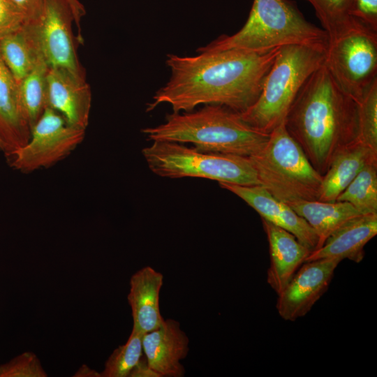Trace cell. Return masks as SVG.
<instances>
[{"mask_svg":"<svg viewBox=\"0 0 377 377\" xmlns=\"http://www.w3.org/2000/svg\"><path fill=\"white\" fill-rule=\"evenodd\" d=\"M325 64L339 87L359 103L377 81V30L357 18L329 42Z\"/></svg>","mask_w":377,"mask_h":377,"instance_id":"obj_8","label":"cell"},{"mask_svg":"<svg viewBox=\"0 0 377 377\" xmlns=\"http://www.w3.org/2000/svg\"><path fill=\"white\" fill-rule=\"evenodd\" d=\"M31 128L22 105L19 82L0 54V141L8 156L29 140Z\"/></svg>","mask_w":377,"mask_h":377,"instance_id":"obj_17","label":"cell"},{"mask_svg":"<svg viewBox=\"0 0 377 377\" xmlns=\"http://www.w3.org/2000/svg\"><path fill=\"white\" fill-rule=\"evenodd\" d=\"M249 158L261 185L276 199L287 204L318 200L323 175L289 135L284 122L269 133L265 145Z\"/></svg>","mask_w":377,"mask_h":377,"instance_id":"obj_6","label":"cell"},{"mask_svg":"<svg viewBox=\"0 0 377 377\" xmlns=\"http://www.w3.org/2000/svg\"><path fill=\"white\" fill-rule=\"evenodd\" d=\"M130 377H159L149 365L146 357H141L138 363L129 374Z\"/></svg>","mask_w":377,"mask_h":377,"instance_id":"obj_31","label":"cell"},{"mask_svg":"<svg viewBox=\"0 0 377 377\" xmlns=\"http://www.w3.org/2000/svg\"><path fill=\"white\" fill-rule=\"evenodd\" d=\"M280 48L204 52L193 57L169 54L166 64L171 76L146 110L168 103L173 112H187L201 104H216L242 113L258 99Z\"/></svg>","mask_w":377,"mask_h":377,"instance_id":"obj_1","label":"cell"},{"mask_svg":"<svg viewBox=\"0 0 377 377\" xmlns=\"http://www.w3.org/2000/svg\"><path fill=\"white\" fill-rule=\"evenodd\" d=\"M284 125L323 175L340 151L359 140L358 103L339 87L324 64L300 89Z\"/></svg>","mask_w":377,"mask_h":377,"instance_id":"obj_2","label":"cell"},{"mask_svg":"<svg viewBox=\"0 0 377 377\" xmlns=\"http://www.w3.org/2000/svg\"><path fill=\"white\" fill-rule=\"evenodd\" d=\"M328 36L309 22L292 0H253L243 27L232 36L223 35L198 52L240 50L262 52L286 45L327 48Z\"/></svg>","mask_w":377,"mask_h":377,"instance_id":"obj_4","label":"cell"},{"mask_svg":"<svg viewBox=\"0 0 377 377\" xmlns=\"http://www.w3.org/2000/svg\"><path fill=\"white\" fill-rule=\"evenodd\" d=\"M0 54L18 82L43 59L24 25L0 38Z\"/></svg>","mask_w":377,"mask_h":377,"instance_id":"obj_21","label":"cell"},{"mask_svg":"<svg viewBox=\"0 0 377 377\" xmlns=\"http://www.w3.org/2000/svg\"><path fill=\"white\" fill-rule=\"evenodd\" d=\"M48 68L47 64L41 59L19 82L22 105L31 129L47 108Z\"/></svg>","mask_w":377,"mask_h":377,"instance_id":"obj_22","label":"cell"},{"mask_svg":"<svg viewBox=\"0 0 377 377\" xmlns=\"http://www.w3.org/2000/svg\"><path fill=\"white\" fill-rule=\"evenodd\" d=\"M377 234V214L353 217L332 232L323 244L311 251L305 262L320 258L348 259L360 263L365 245Z\"/></svg>","mask_w":377,"mask_h":377,"instance_id":"obj_15","label":"cell"},{"mask_svg":"<svg viewBox=\"0 0 377 377\" xmlns=\"http://www.w3.org/2000/svg\"><path fill=\"white\" fill-rule=\"evenodd\" d=\"M142 153L150 170L161 177H198L218 183L261 185L248 156L204 152L170 141H153Z\"/></svg>","mask_w":377,"mask_h":377,"instance_id":"obj_7","label":"cell"},{"mask_svg":"<svg viewBox=\"0 0 377 377\" xmlns=\"http://www.w3.org/2000/svg\"><path fill=\"white\" fill-rule=\"evenodd\" d=\"M139 330L133 327L131 333L124 345L117 347L106 360L101 377H126L142 356V338Z\"/></svg>","mask_w":377,"mask_h":377,"instance_id":"obj_25","label":"cell"},{"mask_svg":"<svg viewBox=\"0 0 377 377\" xmlns=\"http://www.w3.org/2000/svg\"><path fill=\"white\" fill-rule=\"evenodd\" d=\"M219 184L242 199L262 219L291 232L311 252L316 249L318 237L313 228L287 203L276 199L262 185Z\"/></svg>","mask_w":377,"mask_h":377,"instance_id":"obj_13","label":"cell"},{"mask_svg":"<svg viewBox=\"0 0 377 377\" xmlns=\"http://www.w3.org/2000/svg\"><path fill=\"white\" fill-rule=\"evenodd\" d=\"M313 7L329 42L349 29L356 21L355 0H304Z\"/></svg>","mask_w":377,"mask_h":377,"instance_id":"obj_24","label":"cell"},{"mask_svg":"<svg viewBox=\"0 0 377 377\" xmlns=\"http://www.w3.org/2000/svg\"><path fill=\"white\" fill-rule=\"evenodd\" d=\"M288 205L302 217L316 232L318 237L316 249L320 248L328 236L343 223L361 215L352 205L343 201L330 202L301 200Z\"/></svg>","mask_w":377,"mask_h":377,"instance_id":"obj_20","label":"cell"},{"mask_svg":"<svg viewBox=\"0 0 377 377\" xmlns=\"http://www.w3.org/2000/svg\"><path fill=\"white\" fill-rule=\"evenodd\" d=\"M327 48L292 45L280 48L256 101L239 113L252 128L269 134L285 121L307 79L324 64Z\"/></svg>","mask_w":377,"mask_h":377,"instance_id":"obj_5","label":"cell"},{"mask_svg":"<svg viewBox=\"0 0 377 377\" xmlns=\"http://www.w3.org/2000/svg\"><path fill=\"white\" fill-rule=\"evenodd\" d=\"M377 161V151L357 140L340 151L323 175L318 200L335 202L366 165Z\"/></svg>","mask_w":377,"mask_h":377,"instance_id":"obj_19","label":"cell"},{"mask_svg":"<svg viewBox=\"0 0 377 377\" xmlns=\"http://www.w3.org/2000/svg\"><path fill=\"white\" fill-rule=\"evenodd\" d=\"M0 149H1V151H3V145H2V143L1 142V141H0Z\"/></svg>","mask_w":377,"mask_h":377,"instance_id":"obj_34","label":"cell"},{"mask_svg":"<svg viewBox=\"0 0 377 377\" xmlns=\"http://www.w3.org/2000/svg\"><path fill=\"white\" fill-rule=\"evenodd\" d=\"M142 132L151 141L192 143L201 151L248 157L258 153L269 136L248 125L239 113L216 104L167 114L164 123Z\"/></svg>","mask_w":377,"mask_h":377,"instance_id":"obj_3","label":"cell"},{"mask_svg":"<svg viewBox=\"0 0 377 377\" xmlns=\"http://www.w3.org/2000/svg\"><path fill=\"white\" fill-rule=\"evenodd\" d=\"M269 249L267 281L279 295L305 262L311 251L288 230L262 219Z\"/></svg>","mask_w":377,"mask_h":377,"instance_id":"obj_16","label":"cell"},{"mask_svg":"<svg viewBox=\"0 0 377 377\" xmlns=\"http://www.w3.org/2000/svg\"><path fill=\"white\" fill-rule=\"evenodd\" d=\"M336 201L350 203L361 214H377V161L362 168Z\"/></svg>","mask_w":377,"mask_h":377,"instance_id":"obj_23","label":"cell"},{"mask_svg":"<svg viewBox=\"0 0 377 377\" xmlns=\"http://www.w3.org/2000/svg\"><path fill=\"white\" fill-rule=\"evenodd\" d=\"M189 339L175 320L164 319L162 325L145 333L142 348L149 367L159 377H182L185 369L180 361L189 351Z\"/></svg>","mask_w":377,"mask_h":377,"instance_id":"obj_14","label":"cell"},{"mask_svg":"<svg viewBox=\"0 0 377 377\" xmlns=\"http://www.w3.org/2000/svg\"><path fill=\"white\" fill-rule=\"evenodd\" d=\"M46 376L47 373L33 352H24L7 362L0 364V377Z\"/></svg>","mask_w":377,"mask_h":377,"instance_id":"obj_27","label":"cell"},{"mask_svg":"<svg viewBox=\"0 0 377 377\" xmlns=\"http://www.w3.org/2000/svg\"><path fill=\"white\" fill-rule=\"evenodd\" d=\"M85 131L69 126L59 113L47 107L31 128L27 143L8 158L14 169L24 173L47 168L75 149Z\"/></svg>","mask_w":377,"mask_h":377,"instance_id":"obj_10","label":"cell"},{"mask_svg":"<svg viewBox=\"0 0 377 377\" xmlns=\"http://www.w3.org/2000/svg\"><path fill=\"white\" fill-rule=\"evenodd\" d=\"M68 1L74 15L75 23L79 27L81 19L85 14V9L79 0H68Z\"/></svg>","mask_w":377,"mask_h":377,"instance_id":"obj_32","label":"cell"},{"mask_svg":"<svg viewBox=\"0 0 377 377\" xmlns=\"http://www.w3.org/2000/svg\"><path fill=\"white\" fill-rule=\"evenodd\" d=\"M74 15L68 0H43L37 15L24 27L49 66L86 76L73 31Z\"/></svg>","mask_w":377,"mask_h":377,"instance_id":"obj_9","label":"cell"},{"mask_svg":"<svg viewBox=\"0 0 377 377\" xmlns=\"http://www.w3.org/2000/svg\"><path fill=\"white\" fill-rule=\"evenodd\" d=\"M338 258H320L304 262L278 295L276 309L285 320L304 316L327 291Z\"/></svg>","mask_w":377,"mask_h":377,"instance_id":"obj_11","label":"cell"},{"mask_svg":"<svg viewBox=\"0 0 377 377\" xmlns=\"http://www.w3.org/2000/svg\"><path fill=\"white\" fill-rule=\"evenodd\" d=\"M26 22L12 0H0V38L21 28Z\"/></svg>","mask_w":377,"mask_h":377,"instance_id":"obj_28","label":"cell"},{"mask_svg":"<svg viewBox=\"0 0 377 377\" xmlns=\"http://www.w3.org/2000/svg\"><path fill=\"white\" fill-rule=\"evenodd\" d=\"M47 107L59 113L73 127L86 130L91 106V90L86 76L49 66Z\"/></svg>","mask_w":377,"mask_h":377,"instance_id":"obj_12","label":"cell"},{"mask_svg":"<svg viewBox=\"0 0 377 377\" xmlns=\"http://www.w3.org/2000/svg\"><path fill=\"white\" fill-rule=\"evenodd\" d=\"M163 276L151 267L132 275L127 296L131 309L133 327L145 334L158 328L164 321L159 307V293Z\"/></svg>","mask_w":377,"mask_h":377,"instance_id":"obj_18","label":"cell"},{"mask_svg":"<svg viewBox=\"0 0 377 377\" xmlns=\"http://www.w3.org/2000/svg\"><path fill=\"white\" fill-rule=\"evenodd\" d=\"M359 140L377 151V81L358 103Z\"/></svg>","mask_w":377,"mask_h":377,"instance_id":"obj_26","label":"cell"},{"mask_svg":"<svg viewBox=\"0 0 377 377\" xmlns=\"http://www.w3.org/2000/svg\"><path fill=\"white\" fill-rule=\"evenodd\" d=\"M25 17L26 22L34 18L40 9L43 0H12Z\"/></svg>","mask_w":377,"mask_h":377,"instance_id":"obj_30","label":"cell"},{"mask_svg":"<svg viewBox=\"0 0 377 377\" xmlns=\"http://www.w3.org/2000/svg\"><path fill=\"white\" fill-rule=\"evenodd\" d=\"M354 17L377 30V0H355Z\"/></svg>","mask_w":377,"mask_h":377,"instance_id":"obj_29","label":"cell"},{"mask_svg":"<svg viewBox=\"0 0 377 377\" xmlns=\"http://www.w3.org/2000/svg\"><path fill=\"white\" fill-rule=\"evenodd\" d=\"M73 376L75 377H101V373L97 372L96 370L90 368L86 364H83L81 367L75 373Z\"/></svg>","mask_w":377,"mask_h":377,"instance_id":"obj_33","label":"cell"}]
</instances>
